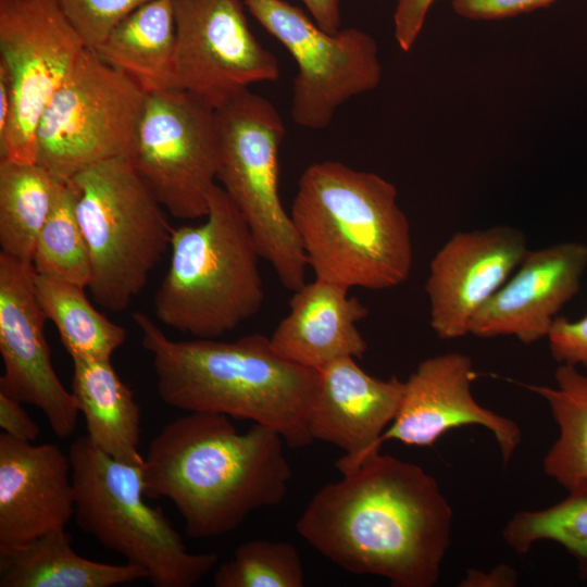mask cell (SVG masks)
<instances>
[{
	"label": "cell",
	"instance_id": "obj_1",
	"mask_svg": "<svg viewBox=\"0 0 587 587\" xmlns=\"http://www.w3.org/2000/svg\"><path fill=\"white\" fill-rule=\"evenodd\" d=\"M453 512L422 467L379 452L319 489L298 534L340 569L394 587H432L450 545Z\"/></svg>",
	"mask_w": 587,
	"mask_h": 587
},
{
	"label": "cell",
	"instance_id": "obj_2",
	"mask_svg": "<svg viewBox=\"0 0 587 587\" xmlns=\"http://www.w3.org/2000/svg\"><path fill=\"white\" fill-rule=\"evenodd\" d=\"M224 414L189 412L167 423L142 464L146 497L168 499L191 539L235 530L286 497L291 469L283 437L254 423L239 433Z\"/></svg>",
	"mask_w": 587,
	"mask_h": 587
},
{
	"label": "cell",
	"instance_id": "obj_3",
	"mask_svg": "<svg viewBox=\"0 0 587 587\" xmlns=\"http://www.w3.org/2000/svg\"><path fill=\"white\" fill-rule=\"evenodd\" d=\"M133 320L152 357L164 403L187 412L251 420L278 432L290 448L314 441L308 409L317 371L280 358L270 337L172 340L147 314L136 312Z\"/></svg>",
	"mask_w": 587,
	"mask_h": 587
},
{
	"label": "cell",
	"instance_id": "obj_4",
	"mask_svg": "<svg viewBox=\"0 0 587 587\" xmlns=\"http://www.w3.org/2000/svg\"><path fill=\"white\" fill-rule=\"evenodd\" d=\"M397 198L376 173L338 161L309 165L289 214L315 278L372 290L407 282L412 238Z\"/></svg>",
	"mask_w": 587,
	"mask_h": 587
},
{
	"label": "cell",
	"instance_id": "obj_5",
	"mask_svg": "<svg viewBox=\"0 0 587 587\" xmlns=\"http://www.w3.org/2000/svg\"><path fill=\"white\" fill-rule=\"evenodd\" d=\"M168 268L155 291L157 319L195 338L217 339L257 315L265 292L250 228L215 185L198 225L172 229Z\"/></svg>",
	"mask_w": 587,
	"mask_h": 587
},
{
	"label": "cell",
	"instance_id": "obj_6",
	"mask_svg": "<svg viewBox=\"0 0 587 587\" xmlns=\"http://www.w3.org/2000/svg\"><path fill=\"white\" fill-rule=\"evenodd\" d=\"M68 455L78 527L145 570L154 587H191L215 566L216 553H190L163 511L145 501L142 465L111 458L87 435Z\"/></svg>",
	"mask_w": 587,
	"mask_h": 587
},
{
	"label": "cell",
	"instance_id": "obj_7",
	"mask_svg": "<svg viewBox=\"0 0 587 587\" xmlns=\"http://www.w3.org/2000/svg\"><path fill=\"white\" fill-rule=\"evenodd\" d=\"M68 182L89 253L87 288L100 307L123 312L170 248L173 227L128 158L92 164Z\"/></svg>",
	"mask_w": 587,
	"mask_h": 587
},
{
	"label": "cell",
	"instance_id": "obj_8",
	"mask_svg": "<svg viewBox=\"0 0 587 587\" xmlns=\"http://www.w3.org/2000/svg\"><path fill=\"white\" fill-rule=\"evenodd\" d=\"M217 180L245 217L258 251L290 291L305 284L307 257L279 197V148L286 135L276 108L246 89L214 109Z\"/></svg>",
	"mask_w": 587,
	"mask_h": 587
},
{
	"label": "cell",
	"instance_id": "obj_9",
	"mask_svg": "<svg viewBox=\"0 0 587 587\" xmlns=\"http://www.w3.org/2000/svg\"><path fill=\"white\" fill-rule=\"evenodd\" d=\"M147 93L86 48L51 98L36 133V162L57 180L129 158Z\"/></svg>",
	"mask_w": 587,
	"mask_h": 587
},
{
	"label": "cell",
	"instance_id": "obj_10",
	"mask_svg": "<svg viewBox=\"0 0 587 587\" xmlns=\"http://www.w3.org/2000/svg\"><path fill=\"white\" fill-rule=\"evenodd\" d=\"M243 3L297 64L291 117L300 127H327L341 104L380 84L378 48L367 33L355 27L328 33L310 14L286 0Z\"/></svg>",
	"mask_w": 587,
	"mask_h": 587
},
{
	"label": "cell",
	"instance_id": "obj_11",
	"mask_svg": "<svg viewBox=\"0 0 587 587\" xmlns=\"http://www.w3.org/2000/svg\"><path fill=\"white\" fill-rule=\"evenodd\" d=\"M128 159L174 218L205 217L217 180L214 109L182 89L148 93Z\"/></svg>",
	"mask_w": 587,
	"mask_h": 587
},
{
	"label": "cell",
	"instance_id": "obj_12",
	"mask_svg": "<svg viewBox=\"0 0 587 587\" xmlns=\"http://www.w3.org/2000/svg\"><path fill=\"white\" fill-rule=\"evenodd\" d=\"M86 48L57 0H0V64L12 88L0 159L36 162L41 115Z\"/></svg>",
	"mask_w": 587,
	"mask_h": 587
},
{
	"label": "cell",
	"instance_id": "obj_13",
	"mask_svg": "<svg viewBox=\"0 0 587 587\" xmlns=\"http://www.w3.org/2000/svg\"><path fill=\"white\" fill-rule=\"evenodd\" d=\"M177 89L215 109L279 76L276 57L252 34L243 0H173Z\"/></svg>",
	"mask_w": 587,
	"mask_h": 587
},
{
	"label": "cell",
	"instance_id": "obj_14",
	"mask_svg": "<svg viewBox=\"0 0 587 587\" xmlns=\"http://www.w3.org/2000/svg\"><path fill=\"white\" fill-rule=\"evenodd\" d=\"M34 278L33 263L0 253V392L38 408L53 433L66 438L79 410L53 367Z\"/></svg>",
	"mask_w": 587,
	"mask_h": 587
},
{
	"label": "cell",
	"instance_id": "obj_15",
	"mask_svg": "<svg viewBox=\"0 0 587 587\" xmlns=\"http://www.w3.org/2000/svg\"><path fill=\"white\" fill-rule=\"evenodd\" d=\"M527 250L525 234L508 225L453 234L433 257L425 283L436 336L450 340L470 335L475 315Z\"/></svg>",
	"mask_w": 587,
	"mask_h": 587
},
{
	"label": "cell",
	"instance_id": "obj_16",
	"mask_svg": "<svg viewBox=\"0 0 587 587\" xmlns=\"http://www.w3.org/2000/svg\"><path fill=\"white\" fill-rule=\"evenodd\" d=\"M476 374L470 355L448 352L426 358L404 382L399 410L380 437V445L398 440L427 447L450 429L479 425L495 437L507 465L522 433L511 419L484 408L472 394Z\"/></svg>",
	"mask_w": 587,
	"mask_h": 587
},
{
	"label": "cell",
	"instance_id": "obj_17",
	"mask_svg": "<svg viewBox=\"0 0 587 587\" xmlns=\"http://www.w3.org/2000/svg\"><path fill=\"white\" fill-rule=\"evenodd\" d=\"M404 392V382L369 375L354 358L337 359L317 370L308 409V430L313 440L342 449L335 465L344 475L380 452V437L394 421Z\"/></svg>",
	"mask_w": 587,
	"mask_h": 587
},
{
	"label": "cell",
	"instance_id": "obj_18",
	"mask_svg": "<svg viewBox=\"0 0 587 587\" xmlns=\"http://www.w3.org/2000/svg\"><path fill=\"white\" fill-rule=\"evenodd\" d=\"M586 266L583 242L528 249L516 272L475 315L470 335L512 336L525 345L547 338L558 312L577 294Z\"/></svg>",
	"mask_w": 587,
	"mask_h": 587
},
{
	"label": "cell",
	"instance_id": "obj_19",
	"mask_svg": "<svg viewBox=\"0 0 587 587\" xmlns=\"http://www.w3.org/2000/svg\"><path fill=\"white\" fill-rule=\"evenodd\" d=\"M68 453L54 444L35 445L0 435V545H18L74 516Z\"/></svg>",
	"mask_w": 587,
	"mask_h": 587
},
{
	"label": "cell",
	"instance_id": "obj_20",
	"mask_svg": "<svg viewBox=\"0 0 587 587\" xmlns=\"http://www.w3.org/2000/svg\"><path fill=\"white\" fill-rule=\"evenodd\" d=\"M349 290L315 278L294 291L288 314L270 337L275 353L316 371L340 358L362 359L367 344L357 324L370 310Z\"/></svg>",
	"mask_w": 587,
	"mask_h": 587
},
{
	"label": "cell",
	"instance_id": "obj_21",
	"mask_svg": "<svg viewBox=\"0 0 587 587\" xmlns=\"http://www.w3.org/2000/svg\"><path fill=\"white\" fill-rule=\"evenodd\" d=\"M147 578L141 567L86 559L65 527L18 545H0V587H112Z\"/></svg>",
	"mask_w": 587,
	"mask_h": 587
},
{
	"label": "cell",
	"instance_id": "obj_22",
	"mask_svg": "<svg viewBox=\"0 0 587 587\" xmlns=\"http://www.w3.org/2000/svg\"><path fill=\"white\" fill-rule=\"evenodd\" d=\"M173 0H151L123 18L93 49L147 95L177 89Z\"/></svg>",
	"mask_w": 587,
	"mask_h": 587
},
{
	"label": "cell",
	"instance_id": "obj_23",
	"mask_svg": "<svg viewBox=\"0 0 587 587\" xmlns=\"http://www.w3.org/2000/svg\"><path fill=\"white\" fill-rule=\"evenodd\" d=\"M71 392L92 445L111 458L143 464L139 453L140 410L111 360L72 359Z\"/></svg>",
	"mask_w": 587,
	"mask_h": 587
},
{
	"label": "cell",
	"instance_id": "obj_24",
	"mask_svg": "<svg viewBox=\"0 0 587 587\" xmlns=\"http://www.w3.org/2000/svg\"><path fill=\"white\" fill-rule=\"evenodd\" d=\"M555 387L522 384L542 397L559 426V437L547 452L544 472L567 491L587 489V373L560 364Z\"/></svg>",
	"mask_w": 587,
	"mask_h": 587
},
{
	"label": "cell",
	"instance_id": "obj_25",
	"mask_svg": "<svg viewBox=\"0 0 587 587\" xmlns=\"http://www.w3.org/2000/svg\"><path fill=\"white\" fill-rule=\"evenodd\" d=\"M34 280L41 311L71 358L111 360L126 341V329L92 305L85 287L36 272Z\"/></svg>",
	"mask_w": 587,
	"mask_h": 587
},
{
	"label": "cell",
	"instance_id": "obj_26",
	"mask_svg": "<svg viewBox=\"0 0 587 587\" xmlns=\"http://www.w3.org/2000/svg\"><path fill=\"white\" fill-rule=\"evenodd\" d=\"M57 182L37 162L0 159V253L33 263Z\"/></svg>",
	"mask_w": 587,
	"mask_h": 587
},
{
	"label": "cell",
	"instance_id": "obj_27",
	"mask_svg": "<svg viewBox=\"0 0 587 587\" xmlns=\"http://www.w3.org/2000/svg\"><path fill=\"white\" fill-rule=\"evenodd\" d=\"M33 266L37 274L88 287L91 276L86 240L70 182H57L51 211L37 238Z\"/></svg>",
	"mask_w": 587,
	"mask_h": 587
},
{
	"label": "cell",
	"instance_id": "obj_28",
	"mask_svg": "<svg viewBox=\"0 0 587 587\" xmlns=\"http://www.w3.org/2000/svg\"><path fill=\"white\" fill-rule=\"evenodd\" d=\"M503 540L523 554L542 540L561 545L577 561L580 578L587 577V489L569 491L546 509L520 511L507 523Z\"/></svg>",
	"mask_w": 587,
	"mask_h": 587
},
{
	"label": "cell",
	"instance_id": "obj_29",
	"mask_svg": "<svg viewBox=\"0 0 587 587\" xmlns=\"http://www.w3.org/2000/svg\"><path fill=\"white\" fill-rule=\"evenodd\" d=\"M215 587H302L304 569L296 547L263 539L241 544L213 576Z\"/></svg>",
	"mask_w": 587,
	"mask_h": 587
},
{
	"label": "cell",
	"instance_id": "obj_30",
	"mask_svg": "<svg viewBox=\"0 0 587 587\" xmlns=\"http://www.w3.org/2000/svg\"><path fill=\"white\" fill-rule=\"evenodd\" d=\"M151 0H57L85 46L95 49L133 11Z\"/></svg>",
	"mask_w": 587,
	"mask_h": 587
},
{
	"label": "cell",
	"instance_id": "obj_31",
	"mask_svg": "<svg viewBox=\"0 0 587 587\" xmlns=\"http://www.w3.org/2000/svg\"><path fill=\"white\" fill-rule=\"evenodd\" d=\"M547 339L557 362L587 367V314L577 321L557 316Z\"/></svg>",
	"mask_w": 587,
	"mask_h": 587
},
{
	"label": "cell",
	"instance_id": "obj_32",
	"mask_svg": "<svg viewBox=\"0 0 587 587\" xmlns=\"http://www.w3.org/2000/svg\"><path fill=\"white\" fill-rule=\"evenodd\" d=\"M555 0H452L454 12L470 20H499L547 7Z\"/></svg>",
	"mask_w": 587,
	"mask_h": 587
},
{
	"label": "cell",
	"instance_id": "obj_33",
	"mask_svg": "<svg viewBox=\"0 0 587 587\" xmlns=\"http://www.w3.org/2000/svg\"><path fill=\"white\" fill-rule=\"evenodd\" d=\"M435 0H397L394 15L395 38L403 51L416 41Z\"/></svg>",
	"mask_w": 587,
	"mask_h": 587
},
{
	"label": "cell",
	"instance_id": "obj_34",
	"mask_svg": "<svg viewBox=\"0 0 587 587\" xmlns=\"http://www.w3.org/2000/svg\"><path fill=\"white\" fill-rule=\"evenodd\" d=\"M22 404L0 392V427L11 437L34 442L40 434V428Z\"/></svg>",
	"mask_w": 587,
	"mask_h": 587
},
{
	"label": "cell",
	"instance_id": "obj_35",
	"mask_svg": "<svg viewBox=\"0 0 587 587\" xmlns=\"http://www.w3.org/2000/svg\"><path fill=\"white\" fill-rule=\"evenodd\" d=\"M517 582L516 572L509 565L500 564L488 572L469 570L460 586L464 587H511Z\"/></svg>",
	"mask_w": 587,
	"mask_h": 587
},
{
	"label": "cell",
	"instance_id": "obj_36",
	"mask_svg": "<svg viewBox=\"0 0 587 587\" xmlns=\"http://www.w3.org/2000/svg\"><path fill=\"white\" fill-rule=\"evenodd\" d=\"M316 24L328 33L340 29L339 0H300Z\"/></svg>",
	"mask_w": 587,
	"mask_h": 587
},
{
	"label": "cell",
	"instance_id": "obj_37",
	"mask_svg": "<svg viewBox=\"0 0 587 587\" xmlns=\"http://www.w3.org/2000/svg\"><path fill=\"white\" fill-rule=\"evenodd\" d=\"M12 104V88L9 74L3 65L0 64V136L7 129Z\"/></svg>",
	"mask_w": 587,
	"mask_h": 587
}]
</instances>
